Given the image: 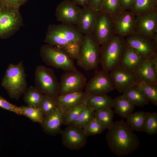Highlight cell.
Instances as JSON below:
<instances>
[{
    "label": "cell",
    "mask_w": 157,
    "mask_h": 157,
    "mask_svg": "<svg viewBox=\"0 0 157 157\" xmlns=\"http://www.w3.org/2000/svg\"><path fill=\"white\" fill-rule=\"evenodd\" d=\"M83 36L74 25L62 23L50 24L44 41L50 45L63 49L74 59H76Z\"/></svg>",
    "instance_id": "obj_1"
},
{
    "label": "cell",
    "mask_w": 157,
    "mask_h": 157,
    "mask_svg": "<svg viewBox=\"0 0 157 157\" xmlns=\"http://www.w3.org/2000/svg\"><path fill=\"white\" fill-rule=\"evenodd\" d=\"M108 130L106 140L110 150L116 155L127 156L139 147L140 141L137 135L124 121L114 122Z\"/></svg>",
    "instance_id": "obj_2"
},
{
    "label": "cell",
    "mask_w": 157,
    "mask_h": 157,
    "mask_svg": "<svg viewBox=\"0 0 157 157\" xmlns=\"http://www.w3.org/2000/svg\"><path fill=\"white\" fill-rule=\"evenodd\" d=\"M126 46L125 38L116 35L101 45L100 63L103 70L111 72L121 65Z\"/></svg>",
    "instance_id": "obj_3"
},
{
    "label": "cell",
    "mask_w": 157,
    "mask_h": 157,
    "mask_svg": "<svg viewBox=\"0 0 157 157\" xmlns=\"http://www.w3.org/2000/svg\"><path fill=\"white\" fill-rule=\"evenodd\" d=\"M26 75L23 62L11 64L7 68L1 82V85L10 98L18 100L27 89Z\"/></svg>",
    "instance_id": "obj_4"
},
{
    "label": "cell",
    "mask_w": 157,
    "mask_h": 157,
    "mask_svg": "<svg viewBox=\"0 0 157 157\" xmlns=\"http://www.w3.org/2000/svg\"><path fill=\"white\" fill-rule=\"evenodd\" d=\"M20 8L13 4L0 3V39L10 37L23 26Z\"/></svg>",
    "instance_id": "obj_5"
},
{
    "label": "cell",
    "mask_w": 157,
    "mask_h": 157,
    "mask_svg": "<svg viewBox=\"0 0 157 157\" xmlns=\"http://www.w3.org/2000/svg\"><path fill=\"white\" fill-rule=\"evenodd\" d=\"M101 50L92 34L84 35L76 59L77 65L86 71L96 68L100 63Z\"/></svg>",
    "instance_id": "obj_6"
},
{
    "label": "cell",
    "mask_w": 157,
    "mask_h": 157,
    "mask_svg": "<svg viewBox=\"0 0 157 157\" xmlns=\"http://www.w3.org/2000/svg\"><path fill=\"white\" fill-rule=\"evenodd\" d=\"M40 55L48 65L67 71L77 70L73 58L61 48L44 44L40 48Z\"/></svg>",
    "instance_id": "obj_7"
},
{
    "label": "cell",
    "mask_w": 157,
    "mask_h": 157,
    "mask_svg": "<svg viewBox=\"0 0 157 157\" xmlns=\"http://www.w3.org/2000/svg\"><path fill=\"white\" fill-rule=\"evenodd\" d=\"M35 87L42 94L56 99L59 95L60 84L53 70L43 65L35 71Z\"/></svg>",
    "instance_id": "obj_8"
},
{
    "label": "cell",
    "mask_w": 157,
    "mask_h": 157,
    "mask_svg": "<svg viewBox=\"0 0 157 157\" xmlns=\"http://www.w3.org/2000/svg\"><path fill=\"white\" fill-rule=\"evenodd\" d=\"M115 89L110 74L103 70L96 71L93 77L85 86V92L90 95L107 94Z\"/></svg>",
    "instance_id": "obj_9"
},
{
    "label": "cell",
    "mask_w": 157,
    "mask_h": 157,
    "mask_svg": "<svg viewBox=\"0 0 157 157\" xmlns=\"http://www.w3.org/2000/svg\"><path fill=\"white\" fill-rule=\"evenodd\" d=\"M92 34L101 45L115 35L113 17L104 12L99 11Z\"/></svg>",
    "instance_id": "obj_10"
},
{
    "label": "cell",
    "mask_w": 157,
    "mask_h": 157,
    "mask_svg": "<svg viewBox=\"0 0 157 157\" xmlns=\"http://www.w3.org/2000/svg\"><path fill=\"white\" fill-rule=\"evenodd\" d=\"M61 76L59 95L83 91L86 84V78L79 71H68Z\"/></svg>",
    "instance_id": "obj_11"
},
{
    "label": "cell",
    "mask_w": 157,
    "mask_h": 157,
    "mask_svg": "<svg viewBox=\"0 0 157 157\" xmlns=\"http://www.w3.org/2000/svg\"><path fill=\"white\" fill-rule=\"evenodd\" d=\"M127 45L145 58L152 57L157 54V47L150 38L134 33L126 37Z\"/></svg>",
    "instance_id": "obj_12"
},
{
    "label": "cell",
    "mask_w": 157,
    "mask_h": 157,
    "mask_svg": "<svg viewBox=\"0 0 157 157\" xmlns=\"http://www.w3.org/2000/svg\"><path fill=\"white\" fill-rule=\"evenodd\" d=\"M63 145L69 149L77 150L83 148L87 143V136L82 129L69 125L61 133Z\"/></svg>",
    "instance_id": "obj_13"
},
{
    "label": "cell",
    "mask_w": 157,
    "mask_h": 157,
    "mask_svg": "<svg viewBox=\"0 0 157 157\" xmlns=\"http://www.w3.org/2000/svg\"><path fill=\"white\" fill-rule=\"evenodd\" d=\"M115 89L123 93L129 88L137 86L139 82L135 72L120 65L110 73Z\"/></svg>",
    "instance_id": "obj_14"
},
{
    "label": "cell",
    "mask_w": 157,
    "mask_h": 157,
    "mask_svg": "<svg viewBox=\"0 0 157 157\" xmlns=\"http://www.w3.org/2000/svg\"><path fill=\"white\" fill-rule=\"evenodd\" d=\"M81 8L72 1L65 0L58 5L55 15L62 23L76 25L80 18Z\"/></svg>",
    "instance_id": "obj_15"
},
{
    "label": "cell",
    "mask_w": 157,
    "mask_h": 157,
    "mask_svg": "<svg viewBox=\"0 0 157 157\" xmlns=\"http://www.w3.org/2000/svg\"><path fill=\"white\" fill-rule=\"evenodd\" d=\"M135 33L152 40L157 33V12H150L135 16Z\"/></svg>",
    "instance_id": "obj_16"
},
{
    "label": "cell",
    "mask_w": 157,
    "mask_h": 157,
    "mask_svg": "<svg viewBox=\"0 0 157 157\" xmlns=\"http://www.w3.org/2000/svg\"><path fill=\"white\" fill-rule=\"evenodd\" d=\"M113 19L115 35L125 38L135 33V16L130 10H123Z\"/></svg>",
    "instance_id": "obj_17"
},
{
    "label": "cell",
    "mask_w": 157,
    "mask_h": 157,
    "mask_svg": "<svg viewBox=\"0 0 157 157\" xmlns=\"http://www.w3.org/2000/svg\"><path fill=\"white\" fill-rule=\"evenodd\" d=\"M64 114L58 108L44 116L40 124L43 131L47 134L55 136L61 133Z\"/></svg>",
    "instance_id": "obj_18"
},
{
    "label": "cell",
    "mask_w": 157,
    "mask_h": 157,
    "mask_svg": "<svg viewBox=\"0 0 157 157\" xmlns=\"http://www.w3.org/2000/svg\"><path fill=\"white\" fill-rule=\"evenodd\" d=\"M90 96L83 91L59 95L57 99L58 108L64 114L72 108L86 102Z\"/></svg>",
    "instance_id": "obj_19"
},
{
    "label": "cell",
    "mask_w": 157,
    "mask_h": 157,
    "mask_svg": "<svg viewBox=\"0 0 157 157\" xmlns=\"http://www.w3.org/2000/svg\"><path fill=\"white\" fill-rule=\"evenodd\" d=\"M99 11L88 6L81 8V14L76 26L83 35L92 34Z\"/></svg>",
    "instance_id": "obj_20"
},
{
    "label": "cell",
    "mask_w": 157,
    "mask_h": 157,
    "mask_svg": "<svg viewBox=\"0 0 157 157\" xmlns=\"http://www.w3.org/2000/svg\"><path fill=\"white\" fill-rule=\"evenodd\" d=\"M152 57L145 58L135 73L139 82L157 85V73L153 65Z\"/></svg>",
    "instance_id": "obj_21"
},
{
    "label": "cell",
    "mask_w": 157,
    "mask_h": 157,
    "mask_svg": "<svg viewBox=\"0 0 157 157\" xmlns=\"http://www.w3.org/2000/svg\"><path fill=\"white\" fill-rule=\"evenodd\" d=\"M146 58L127 45L121 65L135 72Z\"/></svg>",
    "instance_id": "obj_22"
},
{
    "label": "cell",
    "mask_w": 157,
    "mask_h": 157,
    "mask_svg": "<svg viewBox=\"0 0 157 157\" xmlns=\"http://www.w3.org/2000/svg\"><path fill=\"white\" fill-rule=\"evenodd\" d=\"M135 105L123 94L113 99V107L115 113L120 117L126 118L132 113Z\"/></svg>",
    "instance_id": "obj_23"
},
{
    "label": "cell",
    "mask_w": 157,
    "mask_h": 157,
    "mask_svg": "<svg viewBox=\"0 0 157 157\" xmlns=\"http://www.w3.org/2000/svg\"><path fill=\"white\" fill-rule=\"evenodd\" d=\"M113 99L107 94L90 95L86 103L87 106L93 108L94 111L104 108L112 109Z\"/></svg>",
    "instance_id": "obj_24"
},
{
    "label": "cell",
    "mask_w": 157,
    "mask_h": 157,
    "mask_svg": "<svg viewBox=\"0 0 157 157\" xmlns=\"http://www.w3.org/2000/svg\"><path fill=\"white\" fill-rule=\"evenodd\" d=\"M123 95L135 106L143 107L148 105L149 101L143 92L137 86H133L123 93Z\"/></svg>",
    "instance_id": "obj_25"
},
{
    "label": "cell",
    "mask_w": 157,
    "mask_h": 157,
    "mask_svg": "<svg viewBox=\"0 0 157 157\" xmlns=\"http://www.w3.org/2000/svg\"><path fill=\"white\" fill-rule=\"evenodd\" d=\"M157 0H136L130 10L135 16L150 12H157Z\"/></svg>",
    "instance_id": "obj_26"
},
{
    "label": "cell",
    "mask_w": 157,
    "mask_h": 157,
    "mask_svg": "<svg viewBox=\"0 0 157 157\" xmlns=\"http://www.w3.org/2000/svg\"><path fill=\"white\" fill-rule=\"evenodd\" d=\"M146 116L143 111L132 113L126 118V123L133 131L144 132Z\"/></svg>",
    "instance_id": "obj_27"
},
{
    "label": "cell",
    "mask_w": 157,
    "mask_h": 157,
    "mask_svg": "<svg viewBox=\"0 0 157 157\" xmlns=\"http://www.w3.org/2000/svg\"><path fill=\"white\" fill-rule=\"evenodd\" d=\"M24 100L28 106L36 108L43 94L35 87L31 86L24 94Z\"/></svg>",
    "instance_id": "obj_28"
},
{
    "label": "cell",
    "mask_w": 157,
    "mask_h": 157,
    "mask_svg": "<svg viewBox=\"0 0 157 157\" xmlns=\"http://www.w3.org/2000/svg\"><path fill=\"white\" fill-rule=\"evenodd\" d=\"M36 108L45 116L58 108L56 99L45 94H43L42 98Z\"/></svg>",
    "instance_id": "obj_29"
},
{
    "label": "cell",
    "mask_w": 157,
    "mask_h": 157,
    "mask_svg": "<svg viewBox=\"0 0 157 157\" xmlns=\"http://www.w3.org/2000/svg\"><path fill=\"white\" fill-rule=\"evenodd\" d=\"M115 112L112 109L104 108L94 111V116L105 126L106 129H109L114 122L113 118Z\"/></svg>",
    "instance_id": "obj_30"
},
{
    "label": "cell",
    "mask_w": 157,
    "mask_h": 157,
    "mask_svg": "<svg viewBox=\"0 0 157 157\" xmlns=\"http://www.w3.org/2000/svg\"><path fill=\"white\" fill-rule=\"evenodd\" d=\"M87 106L86 103L78 105L69 110L64 114L63 124L71 125L77 121L82 111Z\"/></svg>",
    "instance_id": "obj_31"
},
{
    "label": "cell",
    "mask_w": 157,
    "mask_h": 157,
    "mask_svg": "<svg viewBox=\"0 0 157 157\" xmlns=\"http://www.w3.org/2000/svg\"><path fill=\"white\" fill-rule=\"evenodd\" d=\"M137 86L143 92L149 102L157 106V85L140 81Z\"/></svg>",
    "instance_id": "obj_32"
},
{
    "label": "cell",
    "mask_w": 157,
    "mask_h": 157,
    "mask_svg": "<svg viewBox=\"0 0 157 157\" xmlns=\"http://www.w3.org/2000/svg\"><path fill=\"white\" fill-rule=\"evenodd\" d=\"M123 11L119 0H104L99 11L105 12L113 18Z\"/></svg>",
    "instance_id": "obj_33"
},
{
    "label": "cell",
    "mask_w": 157,
    "mask_h": 157,
    "mask_svg": "<svg viewBox=\"0 0 157 157\" xmlns=\"http://www.w3.org/2000/svg\"><path fill=\"white\" fill-rule=\"evenodd\" d=\"M19 107L22 115L28 117L33 122L40 124L42 122L44 116L38 108L24 106Z\"/></svg>",
    "instance_id": "obj_34"
},
{
    "label": "cell",
    "mask_w": 157,
    "mask_h": 157,
    "mask_svg": "<svg viewBox=\"0 0 157 157\" xmlns=\"http://www.w3.org/2000/svg\"><path fill=\"white\" fill-rule=\"evenodd\" d=\"M94 111L93 108L87 105L82 111L76 122L71 125L83 129L94 117Z\"/></svg>",
    "instance_id": "obj_35"
},
{
    "label": "cell",
    "mask_w": 157,
    "mask_h": 157,
    "mask_svg": "<svg viewBox=\"0 0 157 157\" xmlns=\"http://www.w3.org/2000/svg\"><path fill=\"white\" fill-rule=\"evenodd\" d=\"M106 129L104 125L94 116L93 119L83 129L88 137L101 134Z\"/></svg>",
    "instance_id": "obj_36"
},
{
    "label": "cell",
    "mask_w": 157,
    "mask_h": 157,
    "mask_svg": "<svg viewBox=\"0 0 157 157\" xmlns=\"http://www.w3.org/2000/svg\"><path fill=\"white\" fill-rule=\"evenodd\" d=\"M146 116L144 132L149 135L157 133V113L146 112Z\"/></svg>",
    "instance_id": "obj_37"
},
{
    "label": "cell",
    "mask_w": 157,
    "mask_h": 157,
    "mask_svg": "<svg viewBox=\"0 0 157 157\" xmlns=\"http://www.w3.org/2000/svg\"><path fill=\"white\" fill-rule=\"evenodd\" d=\"M0 107L17 114L22 115V112L19 107L11 104L1 96H0Z\"/></svg>",
    "instance_id": "obj_38"
},
{
    "label": "cell",
    "mask_w": 157,
    "mask_h": 157,
    "mask_svg": "<svg viewBox=\"0 0 157 157\" xmlns=\"http://www.w3.org/2000/svg\"><path fill=\"white\" fill-rule=\"evenodd\" d=\"M120 6L123 10H130L136 0H119Z\"/></svg>",
    "instance_id": "obj_39"
},
{
    "label": "cell",
    "mask_w": 157,
    "mask_h": 157,
    "mask_svg": "<svg viewBox=\"0 0 157 157\" xmlns=\"http://www.w3.org/2000/svg\"><path fill=\"white\" fill-rule=\"evenodd\" d=\"M104 0H88V6L97 11H99Z\"/></svg>",
    "instance_id": "obj_40"
},
{
    "label": "cell",
    "mask_w": 157,
    "mask_h": 157,
    "mask_svg": "<svg viewBox=\"0 0 157 157\" xmlns=\"http://www.w3.org/2000/svg\"><path fill=\"white\" fill-rule=\"evenodd\" d=\"M29 0H0V3H9L19 7L23 5Z\"/></svg>",
    "instance_id": "obj_41"
},
{
    "label": "cell",
    "mask_w": 157,
    "mask_h": 157,
    "mask_svg": "<svg viewBox=\"0 0 157 157\" xmlns=\"http://www.w3.org/2000/svg\"><path fill=\"white\" fill-rule=\"evenodd\" d=\"M73 3L78 6H82L83 8L88 6V0H72Z\"/></svg>",
    "instance_id": "obj_42"
}]
</instances>
